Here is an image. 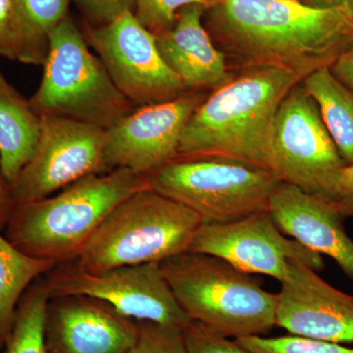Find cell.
I'll list each match as a JSON object with an SVG mask.
<instances>
[{"instance_id":"14","label":"cell","mask_w":353,"mask_h":353,"mask_svg":"<svg viewBox=\"0 0 353 353\" xmlns=\"http://www.w3.org/2000/svg\"><path fill=\"white\" fill-rule=\"evenodd\" d=\"M138 333V322L94 297L53 296L46 305V353H125Z\"/></svg>"},{"instance_id":"28","label":"cell","mask_w":353,"mask_h":353,"mask_svg":"<svg viewBox=\"0 0 353 353\" xmlns=\"http://www.w3.org/2000/svg\"><path fill=\"white\" fill-rule=\"evenodd\" d=\"M20 36L12 0H0V58L18 60Z\"/></svg>"},{"instance_id":"4","label":"cell","mask_w":353,"mask_h":353,"mask_svg":"<svg viewBox=\"0 0 353 353\" xmlns=\"http://www.w3.org/2000/svg\"><path fill=\"white\" fill-rule=\"evenodd\" d=\"M159 264L192 321L236 339L264 336L276 326L277 294L262 289L252 274L204 253H179Z\"/></svg>"},{"instance_id":"26","label":"cell","mask_w":353,"mask_h":353,"mask_svg":"<svg viewBox=\"0 0 353 353\" xmlns=\"http://www.w3.org/2000/svg\"><path fill=\"white\" fill-rule=\"evenodd\" d=\"M183 336L188 353H252L199 322L192 321Z\"/></svg>"},{"instance_id":"11","label":"cell","mask_w":353,"mask_h":353,"mask_svg":"<svg viewBox=\"0 0 353 353\" xmlns=\"http://www.w3.org/2000/svg\"><path fill=\"white\" fill-rule=\"evenodd\" d=\"M104 139L101 128L41 116L36 152L10 185L14 204L46 199L85 176L105 173Z\"/></svg>"},{"instance_id":"10","label":"cell","mask_w":353,"mask_h":353,"mask_svg":"<svg viewBox=\"0 0 353 353\" xmlns=\"http://www.w3.org/2000/svg\"><path fill=\"white\" fill-rule=\"evenodd\" d=\"M83 34L109 76L136 108L169 101L187 92L158 50L154 34L127 12L108 24H85Z\"/></svg>"},{"instance_id":"9","label":"cell","mask_w":353,"mask_h":353,"mask_svg":"<svg viewBox=\"0 0 353 353\" xmlns=\"http://www.w3.org/2000/svg\"><path fill=\"white\" fill-rule=\"evenodd\" d=\"M46 276L50 297L87 296L105 301L134 321L157 323L185 332L192 320L181 307L159 263L127 265L90 273L74 265Z\"/></svg>"},{"instance_id":"21","label":"cell","mask_w":353,"mask_h":353,"mask_svg":"<svg viewBox=\"0 0 353 353\" xmlns=\"http://www.w3.org/2000/svg\"><path fill=\"white\" fill-rule=\"evenodd\" d=\"M20 36L18 61L43 65L53 30L69 15L71 0H12Z\"/></svg>"},{"instance_id":"2","label":"cell","mask_w":353,"mask_h":353,"mask_svg":"<svg viewBox=\"0 0 353 353\" xmlns=\"http://www.w3.org/2000/svg\"><path fill=\"white\" fill-rule=\"evenodd\" d=\"M303 81L274 67L243 69L215 88L190 116L178 157L231 158L272 171L276 115L285 97Z\"/></svg>"},{"instance_id":"17","label":"cell","mask_w":353,"mask_h":353,"mask_svg":"<svg viewBox=\"0 0 353 353\" xmlns=\"http://www.w3.org/2000/svg\"><path fill=\"white\" fill-rule=\"evenodd\" d=\"M205 10L199 4L183 7L173 27L155 36L165 63L188 90L217 88L231 79L226 57L203 24Z\"/></svg>"},{"instance_id":"1","label":"cell","mask_w":353,"mask_h":353,"mask_svg":"<svg viewBox=\"0 0 353 353\" xmlns=\"http://www.w3.org/2000/svg\"><path fill=\"white\" fill-rule=\"evenodd\" d=\"M203 20L216 46L239 66L284 69L303 80L331 67L353 39L343 7L320 10L297 0H215Z\"/></svg>"},{"instance_id":"5","label":"cell","mask_w":353,"mask_h":353,"mask_svg":"<svg viewBox=\"0 0 353 353\" xmlns=\"http://www.w3.org/2000/svg\"><path fill=\"white\" fill-rule=\"evenodd\" d=\"M201 224L194 211L146 188L111 210L75 265L99 273L127 265L160 263L187 252Z\"/></svg>"},{"instance_id":"23","label":"cell","mask_w":353,"mask_h":353,"mask_svg":"<svg viewBox=\"0 0 353 353\" xmlns=\"http://www.w3.org/2000/svg\"><path fill=\"white\" fill-rule=\"evenodd\" d=\"M236 341L252 353H353V348L343 347L340 343L313 340L294 334L277 338L245 336L236 339Z\"/></svg>"},{"instance_id":"25","label":"cell","mask_w":353,"mask_h":353,"mask_svg":"<svg viewBox=\"0 0 353 353\" xmlns=\"http://www.w3.org/2000/svg\"><path fill=\"white\" fill-rule=\"evenodd\" d=\"M138 322V338L125 353H188L181 330L157 323Z\"/></svg>"},{"instance_id":"27","label":"cell","mask_w":353,"mask_h":353,"mask_svg":"<svg viewBox=\"0 0 353 353\" xmlns=\"http://www.w3.org/2000/svg\"><path fill=\"white\" fill-rule=\"evenodd\" d=\"M82 14L85 24L102 26L123 14L134 13L136 0H71Z\"/></svg>"},{"instance_id":"32","label":"cell","mask_w":353,"mask_h":353,"mask_svg":"<svg viewBox=\"0 0 353 353\" xmlns=\"http://www.w3.org/2000/svg\"><path fill=\"white\" fill-rule=\"evenodd\" d=\"M303 6L310 8L327 10V9L340 8L347 2V0H297Z\"/></svg>"},{"instance_id":"7","label":"cell","mask_w":353,"mask_h":353,"mask_svg":"<svg viewBox=\"0 0 353 353\" xmlns=\"http://www.w3.org/2000/svg\"><path fill=\"white\" fill-rule=\"evenodd\" d=\"M150 188L194 211L201 224H226L268 211L280 180L257 165L219 157H176L148 176Z\"/></svg>"},{"instance_id":"33","label":"cell","mask_w":353,"mask_h":353,"mask_svg":"<svg viewBox=\"0 0 353 353\" xmlns=\"http://www.w3.org/2000/svg\"><path fill=\"white\" fill-rule=\"evenodd\" d=\"M343 11L345 15L347 16L348 20L352 23L353 25V0H347L343 6Z\"/></svg>"},{"instance_id":"16","label":"cell","mask_w":353,"mask_h":353,"mask_svg":"<svg viewBox=\"0 0 353 353\" xmlns=\"http://www.w3.org/2000/svg\"><path fill=\"white\" fill-rule=\"evenodd\" d=\"M268 211L285 236L331 257L353 281V241L336 201L280 182L272 192Z\"/></svg>"},{"instance_id":"15","label":"cell","mask_w":353,"mask_h":353,"mask_svg":"<svg viewBox=\"0 0 353 353\" xmlns=\"http://www.w3.org/2000/svg\"><path fill=\"white\" fill-rule=\"evenodd\" d=\"M301 261L290 263V276L277 294L276 326L290 334L353 343V296L328 284Z\"/></svg>"},{"instance_id":"20","label":"cell","mask_w":353,"mask_h":353,"mask_svg":"<svg viewBox=\"0 0 353 353\" xmlns=\"http://www.w3.org/2000/svg\"><path fill=\"white\" fill-rule=\"evenodd\" d=\"M57 266L55 262L26 254L0 234V350L10 338L26 290Z\"/></svg>"},{"instance_id":"3","label":"cell","mask_w":353,"mask_h":353,"mask_svg":"<svg viewBox=\"0 0 353 353\" xmlns=\"http://www.w3.org/2000/svg\"><path fill=\"white\" fill-rule=\"evenodd\" d=\"M146 188L148 176L129 169L85 176L55 196L14 204L6 239L34 259L68 264L114 208Z\"/></svg>"},{"instance_id":"30","label":"cell","mask_w":353,"mask_h":353,"mask_svg":"<svg viewBox=\"0 0 353 353\" xmlns=\"http://www.w3.org/2000/svg\"><path fill=\"white\" fill-rule=\"evenodd\" d=\"M334 77L353 92V39L330 67Z\"/></svg>"},{"instance_id":"8","label":"cell","mask_w":353,"mask_h":353,"mask_svg":"<svg viewBox=\"0 0 353 353\" xmlns=\"http://www.w3.org/2000/svg\"><path fill=\"white\" fill-rule=\"evenodd\" d=\"M272 171L280 182L338 201L343 169L319 108L299 83L281 103L272 132Z\"/></svg>"},{"instance_id":"13","label":"cell","mask_w":353,"mask_h":353,"mask_svg":"<svg viewBox=\"0 0 353 353\" xmlns=\"http://www.w3.org/2000/svg\"><path fill=\"white\" fill-rule=\"evenodd\" d=\"M203 101L196 92L141 106L105 130V173L125 168L150 176L178 157L183 128Z\"/></svg>"},{"instance_id":"22","label":"cell","mask_w":353,"mask_h":353,"mask_svg":"<svg viewBox=\"0 0 353 353\" xmlns=\"http://www.w3.org/2000/svg\"><path fill=\"white\" fill-rule=\"evenodd\" d=\"M50 299L46 278L39 277L26 290L18 304L6 353H46L44 319Z\"/></svg>"},{"instance_id":"24","label":"cell","mask_w":353,"mask_h":353,"mask_svg":"<svg viewBox=\"0 0 353 353\" xmlns=\"http://www.w3.org/2000/svg\"><path fill=\"white\" fill-rule=\"evenodd\" d=\"M215 0H136L134 15L154 36L170 29L183 7L199 4L208 8Z\"/></svg>"},{"instance_id":"29","label":"cell","mask_w":353,"mask_h":353,"mask_svg":"<svg viewBox=\"0 0 353 353\" xmlns=\"http://www.w3.org/2000/svg\"><path fill=\"white\" fill-rule=\"evenodd\" d=\"M336 206L343 218L353 217V165L345 167L341 174Z\"/></svg>"},{"instance_id":"12","label":"cell","mask_w":353,"mask_h":353,"mask_svg":"<svg viewBox=\"0 0 353 353\" xmlns=\"http://www.w3.org/2000/svg\"><path fill=\"white\" fill-rule=\"evenodd\" d=\"M187 252L219 257L241 271L270 276L281 284L289 279L294 260L315 271L325 267L322 255L287 238L276 226L269 211L226 224H201Z\"/></svg>"},{"instance_id":"31","label":"cell","mask_w":353,"mask_h":353,"mask_svg":"<svg viewBox=\"0 0 353 353\" xmlns=\"http://www.w3.org/2000/svg\"><path fill=\"white\" fill-rule=\"evenodd\" d=\"M14 208L10 183L0 171V231L4 230Z\"/></svg>"},{"instance_id":"18","label":"cell","mask_w":353,"mask_h":353,"mask_svg":"<svg viewBox=\"0 0 353 353\" xmlns=\"http://www.w3.org/2000/svg\"><path fill=\"white\" fill-rule=\"evenodd\" d=\"M41 116L0 73V171L12 183L34 157Z\"/></svg>"},{"instance_id":"6","label":"cell","mask_w":353,"mask_h":353,"mask_svg":"<svg viewBox=\"0 0 353 353\" xmlns=\"http://www.w3.org/2000/svg\"><path fill=\"white\" fill-rule=\"evenodd\" d=\"M41 85L29 99L39 116L108 130L137 108L114 85L83 32L68 15L53 30Z\"/></svg>"},{"instance_id":"19","label":"cell","mask_w":353,"mask_h":353,"mask_svg":"<svg viewBox=\"0 0 353 353\" xmlns=\"http://www.w3.org/2000/svg\"><path fill=\"white\" fill-rule=\"evenodd\" d=\"M317 104L330 136L347 166L353 165V92L332 73L316 70L301 82Z\"/></svg>"}]
</instances>
